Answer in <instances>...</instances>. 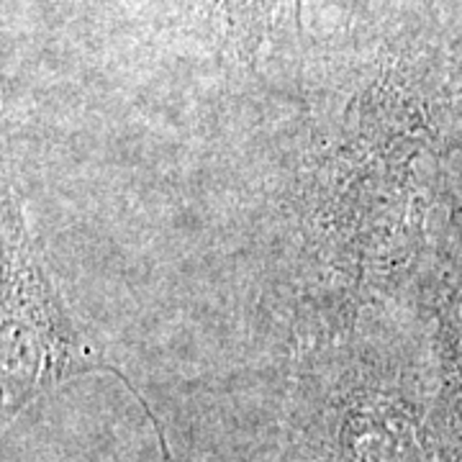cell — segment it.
I'll return each instance as SVG.
<instances>
[{
  "label": "cell",
  "mask_w": 462,
  "mask_h": 462,
  "mask_svg": "<svg viewBox=\"0 0 462 462\" xmlns=\"http://www.w3.org/2000/svg\"><path fill=\"white\" fill-rule=\"evenodd\" d=\"M83 375H114L154 424L162 460L172 462L160 419L78 324L51 281L14 188L3 185V416Z\"/></svg>",
  "instance_id": "cell-1"
},
{
  "label": "cell",
  "mask_w": 462,
  "mask_h": 462,
  "mask_svg": "<svg viewBox=\"0 0 462 462\" xmlns=\"http://www.w3.org/2000/svg\"><path fill=\"white\" fill-rule=\"evenodd\" d=\"M231 54L242 65H257L260 51L285 11L300 16L303 0H211Z\"/></svg>",
  "instance_id": "cell-2"
}]
</instances>
